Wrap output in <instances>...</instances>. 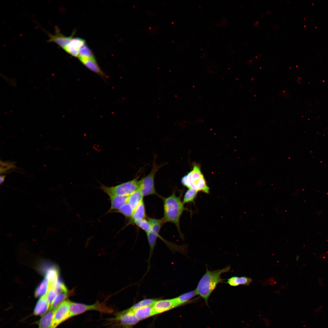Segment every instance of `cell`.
I'll list each match as a JSON object with an SVG mask.
<instances>
[{
	"instance_id": "1",
	"label": "cell",
	"mask_w": 328,
	"mask_h": 328,
	"mask_svg": "<svg viewBox=\"0 0 328 328\" xmlns=\"http://www.w3.org/2000/svg\"><path fill=\"white\" fill-rule=\"evenodd\" d=\"M206 272L201 278L195 290L197 295L200 296L208 305V300L212 292L217 285L223 281L221 278L222 274L228 272L230 267L227 266L221 269L214 270H209L206 266Z\"/></svg>"
},
{
	"instance_id": "2",
	"label": "cell",
	"mask_w": 328,
	"mask_h": 328,
	"mask_svg": "<svg viewBox=\"0 0 328 328\" xmlns=\"http://www.w3.org/2000/svg\"><path fill=\"white\" fill-rule=\"evenodd\" d=\"M164 215L163 220L165 222H171L174 224L180 236H183L181 232L179 227L180 217L183 212L188 210L184 206L182 201L181 196H177L174 192L172 194L163 200Z\"/></svg>"
},
{
	"instance_id": "3",
	"label": "cell",
	"mask_w": 328,
	"mask_h": 328,
	"mask_svg": "<svg viewBox=\"0 0 328 328\" xmlns=\"http://www.w3.org/2000/svg\"><path fill=\"white\" fill-rule=\"evenodd\" d=\"M181 182L184 186L197 192L206 194L210 193V188L200 168L197 165L194 166L192 170L182 178Z\"/></svg>"
},
{
	"instance_id": "4",
	"label": "cell",
	"mask_w": 328,
	"mask_h": 328,
	"mask_svg": "<svg viewBox=\"0 0 328 328\" xmlns=\"http://www.w3.org/2000/svg\"><path fill=\"white\" fill-rule=\"evenodd\" d=\"M140 180L137 178L118 185L108 186L101 184L100 188L109 196L112 195L129 196L139 189Z\"/></svg>"
},
{
	"instance_id": "5",
	"label": "cell",
	"mask_w": 328,
	"mask_h": 328,
	"mask_svg": "<svg viewBox=\"0 0 328 328\" xmlns=\"http://www.w3.org/2000/svg\"><path fill=\"white\" fill-rule=\"evenodd\" d=\"M95 310L102 313H111L113 310L106 304L97 302L92 305L70 302V317L71 318L85 312Z\"/></svg>"
},
{
	"instance_id": "6",
	"label": "cell",
	"mask_w": 328,
	"mask_h": 328,
	"mask_svg": "<svg viewBox=\"0 0 328 328\" xmlns=\"http://www.w3.org/2000/svg\"><path fill=\"white\" fill-rule=\"evenodd\" d=\"M139 321L133 311L128 309L116 313L114 317L109 319L108 324L111 326H131Z\"/></svg>"
},
{
	"instance_id": "7",
	"label": "cell",
	"mask_w": 328,
	"mask_h": 328,
	"mask_svg": "<svg viewBox=\"0 0 328 328\" xmlns=\"http://www.w3.org/2000/svg\"><path fill=\"white\" fill-rule=\"evenodd\" d=\"M160 168L155 163L150 172L145 177L140 180V186L139 189L144 196L151 195L156 194L154 183L155 174Z\"/></svg>"
},
{
	"instance_id": "8",
	"label": "cell",
	"mask_w": 328,
	"mask_h": 328,
	"mask_svg": "<svg viewBox=\"0 0 328 328\" xmlns=\"http://www.w3.org/2000/svg\"><path fill=\"white\" fill-rule=\"evenodd\" d=\"M70 302L66 300L55 309L52 328H56L61 323L70 318Z\"/></svg>"
},
{
	"instance_id": "9",
	"label": "cell",
	"mask_w": 328,
	"mask_h": 328,
	"mask_svg": "<svg viewBox=\"0 0 328 328\" xmlns=\"http://www.w3.org/2000/svg\"><path fill=\"white\" fill-rule=\"evenodd\" d=\"M46 32L49 37L47 42L55 43L63 49L66 46L75 34V32H74L71 36H66L61 32L60 30L57 26L55 27V32L54 34L47 32Z\"/></svg>"
},
{
	"instance_id": "10",
	"label": "cell",
	"mask_w": 328,
	"mask_h": 328,
	"mask_svg": "<svg viewBox=\"0 0 328 328\" xmlns=\"http://www.w3.org/2000/svg\"><path fill=\"white\" fill-rule=\"evenodd\" d=\"M177 307L175 298L156 300L152 306L153 315L162 313Z\"/></svg>"
},
{
	"instance_id": "11",
	"label": "cell",
	"mask_w": 328,
	"mask_h": 328,
	"mask_svg": "<svg viewBox=\"0 0 328 328\" xmlns=\"http://www.w3.org/2000/svg\"><path fill=\"white\" fill-rule=\"evenodd\" d=\"M86 45L84 39L73 37L63 50L72 56L77 57L80 50Z\"/></svg>"
},
{
	"instance_id": "12",
	"label": "cell",
	"mask_w": 328,
	"mask_h": 328,
	"mask_svg": "<svg viewBox=\"0 0 328 328\" xmlns=\"http://www.w3.org/2000/svg\"><path fill=\"white\" fill-rule=\"evenodd\" d=\"M164 223L165 222L163 220H162L159 223L152 225L151 230L150 232L146 234L150 248L149 263L150 258L155 246L159 232L162 226Z\"/></svg>"
},
{
	"instance_id": "13",
	"label": "cell",
	"mask_w": 328,
	"mask_h": 328,
	"mask_svg": "<svg viewBox=\"0 0 328 328\" xmlns=\"http://www.w3.org/2000/svg\"><path fill=\"white\" fill-rule=\"evenodd\" d=\"M129 196L112 195L109 196L111 201V206L106 214L113 212L119 209L127 202Z\"/></svg>"
},
{
	"instance_id": "14",
	"label": "cell",
	"mask_w": 328,
	"mask_h": 328,
	"mask_svg": "<svg viewBox=\"0 0 328 328\" xmlns=\"http://www.w3.org/2000/svg\"><path fill=\"white\" fill-rule=\"evenodd\" d=\"M50 308L45 294L41 297L37 302L34 308L33 314L36 316H42L49 311Z\"/></svg>"
},
{
	"instance_id": "15",
	"label": "cell",
	"mask_w": 328,
	"mask_h": 328,
	"mask_svg": "<svg viewBox=\"0 0 328 328\" xmlns=\"http://www.w3.org/2000/svg\"><path fill=\"white\" fill-rule=\"evenodd\" d=\"M55 309L49 310L41 316L37 322L38 328H52L53 321Z\"/></svg>"
},
{
	"instance_id": "16",
	"label": "cell",
	"mask_w": 328,
	"mask_h": 328,
	"mask_svg": "<svg viewBox=\"0 0 328 328\" xmlns=\"http://www.w3.org/2000/svg\"><path fill=\"white\" fill-rule=\"evenodd\" d=\"M145 206L143 200L134 210L128 224L133 223L135 221L145 219Z\"/></svg>"
},
{
	"instance_id": "17",
	"label": "cell",
	"mask_w": 328,
	"mask_h": 328,
	"mask_svg": "<svg viewBox=\"0 0 328 328\" xmlns=\"http://www.w3.org/2000/svg\"><path fill=\"white\" fill-rule=\"evenodd\" d=\"M80 62L87 68L102 77L105 75L98 65L95 58L90 59H80Z\"/></svg>"
},
{
	"instance_id": "18",
	"label": "cell",
	"mask_w": 328,
	"mask_h": 328,
	"mask_svg": "<svg viewBox=\"0 0 328 328\" xmlns=\"http://www.w3.org/2000/svg\"><path fill=\"white\" fill-rule=\"evenodd\" d=\"M152 306H149L141 307L132 310L139 320H142L153 316Z\"/></svg>"
},
{
	"instance_id": "19",
	"label": "cell",
	"mask_w": 328,
	"mask_h": 328,
	"mask_svg": "<svg viewBox=\"0 0 328 328\" xmlns=\"http://www.w3.org/2000/svg\"><path fill=\"white\" fill-rule=\"evenodd\" d=\"M252 282L250 278L246 276H233L228 278L227 283L232 286H237L240 285H248Z\"/></svg>"
},
{
	"instance_id": "20",
	"label": "cell",
	"mask_w": 328,
	"mask_h": 328,
	"mask_svg": "<svg viewBox=\"0 0 328 328\" xmlns=\"http://www.w3.org/2000/svg\"><path fill=\"white\" fill-rule=\"evenodd\" d=\"M196 295L195 290H193L183 294L175 299L178 307L190 302Z\"/></svg>"
},
{
	"instance_id": "21",
	"label": "cell",
	"mask_w": 328,
	"mask_h": 328,
	"mask_svg": "<svg viewBox=\"0 0 328 328\" xmlns=\"http://www.w3.org/2000/svg\"><path fill=\"white\" fill-rule=\"evenodd\" d=\"M143 196L138 189L129 196L127 202L134 210L143 200Z\"/></svg>"
},
{
	"instance_id": "22",
	"label": "cell",
	"mask_w": 328,
	"mask_h": 328,
	"mask_svg": "<svg viewBox=\"0 0 328 328\" xmlns=\"http://www.w3.org/2000/svg\"><path fill=\"white\" fill-rule=\"evenodd\" d=\"M58 277V270L56 266H52L46 271L45 277L48 280L49 285H52L57 281Z\"/></svg>"
},
{
	"instance_id": "23",
	"label": "cell",
	"mask_w": 328,
	"mask_h": 328,
	"mask_svg": "<svg viewBox=\"0 0 328 328\" xmlns=\"http://www.w3.org/2000/svg\"><path fill=\"white\" fill-rule=\"evenodd\" d=\"M49 282L45 277L39 285L35 290L34 296L36 298L41 297L47 292L49 288Z\"/></svg>"
},
{
	"instance_id": "24",
	"label": "cell",
	"mask_w": 328,
	"mask_h": 328,
	"mask_svg": "<svg viewBox=\"0 0 328 328\" xmlns=\"http://www.w3.org/2000/svg\"><path fill=\"white\" fill-rule=\"evenodd\" d=\"M70 294L68 290L64 291L58 294L53 301L50 307L49 310L56 309L60 304L66 300Z\"/></svg>"
},
{
	"instance_id": "25",
	"label": "cell",
	"mask_w": 328,
	"mask_h": 328,
	"mask_svg": "<svg viewBox=\"0 0 328 328\" xmlns=\"http://www.w3.org/2000/svg\"><path fill=\"white\" fill-rule=\"evenodd\" d=\"M134 210L127 202L123 204L118 210L113 212H117L123 214L126 218H130Z\"/></svg>"
},
{
	"instance_id": "26",
	"label": "cell",
	"mask_w": 328,
	"mask_h": 328,
	"mask_svg": "<svg viewBox=\"0 0 328 328\" xmlns=\"http://www.w3.org/2000/svg\"><path fill=\"white\" fill-rule=\"evenodd\" d=\"M77 57L79 59H90L95 57L92 51L86 44L80 50Z\"/></svg>"
},
{
	"instance_id": "27",
	"label": "cell",
	"mask_w": 328,
	"mask_h": 328,
	"mask_svg": "<svg viewBox=\"0 0 328 328\" xmlns=\"http://www.w3.org/2000/svg\"><path fill=\"white\" fill-rule=\"evenodd\" d=\"M58 294L56 289L53 285L49 286L48 291L45 295L47 301L50 307L54 299Z\"/></svg>"
},
{
	"instance_id": "28",
	"label": "cell",
	"mask_w": 328,
	"mask_h": 328,
	"mask_svg": "<svg viewBox=\"0 0 328 328\" xmlns=\"http://www.w3.org/2000/svg\"><path fill=\"white\" fill-rule=\"evenodd\" d=\"M198 192L193 189H188L184 195L182 201L183 203L184 204L189 202H193Z\"/></svg>"
},
{
	"instance_id": "29",
	"label": "cell",
	"mask_w": 328,
	"mask_h": 328,
	"mask_svg": "<svg viewBox=\"0 0 328 328\" xmlns=\"http://www.w3.org/2000/svg\"><path fill=\"white\" fill-rule=\"evenodd\" d=\"M156 300L152 299H144L135 303L129 309L131 310H133L141 307L152 306Z\"/></svg>"
},
{
	"instance_id": "30",
	"label": "cell",
	"mask_w": 328,
	"mask_h": 328,
	"mask_svg": "<svg viewBox=\"0 0 328 328\" xmlns=\"http://www.w3.org/2000/svg\"><path fill=\"white\" fill-rule=\"evenodd\" d=\"M134 223L147 234L151 230L152 226L147 220L145 219L134 221Z\"/></svg>"
},
{
	"instance_id": "31",
	"label": "cell",
	"mask_w": 328,
	"mask_h": 328,
	"mask_svg": "<svg viewBox=\"0 0 328 328\" xmlns=\"http://www.w3.org/2000/svg\"><path fill=\"white\" fill-rule=\"evenodd\" d=\"M1 163L2 164L3 166L2 167H1V173H4L7 170L14 167V165L13 164L14 163H10L8 162H1Z\"/></svg>"
},
{
	"instance_id": "32",
	"label": "cell",
	"mask_w": 328,
	"mask_h": 328,
	"mask_svg": "<svg viewBox=\"0 0 328 328\" xmlns=\"http://www.w3.org/2000/svg\"><path fill=\"white\" fill-rule=\"evenodd\" d=\"M147 220L152 226L157 224L162 220L156 219L153 218H149Z\"/></svg>"
},
{
	"instance_id": "33",
	"label": "cell",
	"mask_w": 328,
	"mask_h": 328,
	"mask_svg": "<svg viewBox=\"0 0 328 328\" xmlns=\"http://www.w3.org/2000/svg\"><path fill=\"white\" fill-rule=\"evenodd\" d=\"M111 327L112 328H132L131 326H113Z\"/></svg>"
},
{
	"instance_id": "34",
	"label": "cell",
	"mask_w": 328,
	"mask_h": 328,
	"mask_svg": "<svg viewBox=\"0 0 328 328\" xmlns=\"http://www.w3.org/2000/svg\"><path fill=\"white\" fill-rule=\"evenodd\" d=\"M0 184H1L4 181L5 176V175H1L0 176Z\"/></svg>"
}]
</instances>
